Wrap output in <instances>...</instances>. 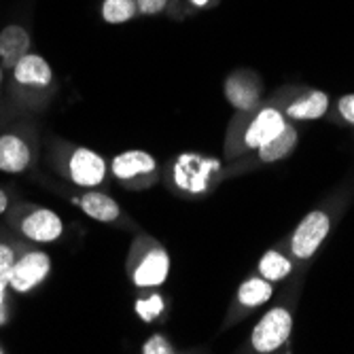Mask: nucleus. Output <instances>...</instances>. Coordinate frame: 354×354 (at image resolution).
<instances>
[{"mask_svg":"<svg viewBox=\"0 0 354 354\" xmlns=\"http://www.w3.org/2000/svg\"><path fill=\"white\" fill-rule=\"evenodd\" d=\"M274 295V284L266 278H248L240 284L238 295H236V304L246 308V310H254L263 304H268Z\"/></svg>","mask_w":354,"mask_h":354,"instance_id":"obj_18","label":"nucleus"},{"mask_svg":"<svg viewBox=\"0 0 354 354\" xmlns=\"http://www.w3.org/2000/svg\"><path fill=\"white\" fill-rule=\"evenodd\" d=\"M291 272H293L291 259H286V257L278 250H268L259 261V274H261V278H266L270 282H280L291 276Z\"/></svg>","mask_w":354,"mask_h":354,"instance_id":"obj_19","label":"nucleus"},{"mask_svg":"<svg viewBox=\"0 0 354 354\" xmlns=\"http://www.w3.org/2000/svg\"><path fill=\"white\" fill-rule=\"evenodd\" d=\"M100 15L106 24L117 26V24H127L134 17H138V7L136 0H104Z\"/></svg>","mask_w":354,"mask_h":354,"instance_id":"obj_20","label":"nucleus"},{"mask_svg":"<svg viewBox=\"0 0 354 354\" xmlns=\"http://www.w3.org/2000/svg\"><path fill=\"white\" fill-rule=\"evenodd\" d=\"M9 227L30 244H53L64 236L62 216L39 204H17L9 208Z\"/></svg>","mask_w":354,"mask_h":354,"instance_id":"obj_6","label":"nucleus"},{"mask_svg":"<svg viewBox=\"0 0 354 354\" xmlns=\"http://www.w3.org/2000/svg\"><path fill=\"white\" fill-rule=\"evenodd\" d=\"M170 0H136V7L140 15H159L168 9Z\"/></svg>","mask_w":354,"mask_h":354,"instance_id":"obj_23","label":"nucleus"},{"mask_svg":"<svg viewBox=\"0 0 354 354\" xmlns=\"http://www.w3.org/2000/svg\"><path fill=\"white\" fill-rule=\"evenodd\" d=\"M263 83L252 71H236L225 81V98L238 113H252L261 102Z\"/></svg>","mask_w":354,"mask_h":354,"instance_id":"obj_11","label":"nucleus"},{"mask_svg":"<svg viewBox=\"0 0 354 354\" xmlns=\"http://www.w3.org/2000/svg\"><path fill=\"white\" fill-rule=\"evenodd\" d=\"M142 354H174L176 348L172 346V342L162 335V333H153L140 348Z\"/></svg>","mask_w":354,"mask_h":354,"instance_id":"obj_22","label":"nucleus"},{"mask_svg":"<svg viewBox=\"0 0 354 354\" xmlns=\"http://www.w3.org/2000/svg\"><path fill=\"white\" fill-rule=\"evenodd\" d=\"M218 162L198 153H180L166 168V185L180 198H200L210 191Z\"/></svg>","mask_w":354,"mask_h":354,"instance_id":"obj_4","label":"nucleus"},{"mask_svg":"<svg viewBox=\"0 0 354 354\" xmlns=\"http://www.w3.org/2000/svg\"><path fill=\"white\" fill-rule=\"evenodd\" d=\"M134 312L138 314V318L142 320V323H147V325L157 323V320L166 314V299H164V295L153 293V288H151V293L140 295L136 299Z\"/></svg>","mask_w":354,"mask_h":354,"instance_id":"obj_21","label":"nucleus"},{"mask_svg":"<svg viewBox=\"0 0 354 354\" xmlns=\"http://www.w3.org/2000/svg\"><path fill=\"white\" fill-rule=\"evenodd\" d=\"M51 268H53L51 257L45 250L35 248V244L26 242L13 263L9 291L17 295H26L30 291H35L37 286H41L47 280V276L51 274Z\"/></svg>","mask_w":354,"mask_h":354,"instance_id":"obj_8","label":"nucleus"},{"mask_svg":"<svg viewBox=\"0 0 354 354\" xmlns=\"http://www.w3.org/2000/svg\"><path fill=\"white\" fill-rule=\"evenodd\" d=\"M5 352H7V350H5V346H3V344H0V354H5Z\"/></svg>","mask_w":354,"mask_h":354,"instance_id":"obj_28","label":"nucleus"},{"mask_svg":"<svg viewBox=\"0 0 354 354\" xmlns=\"http://www.w3.org/2000/svg\"><path fill=\"white\" fill-rule=\"evenodd\" d=\"M55 83L53 68L49 62L39 53H26L11 71V91L13 98L24 106L35 109L45 104L51 98V89Z\"/></svg>","mask_w":354,"mask_h":354,"instance_id":"obj_3","label":"nucleus"},{"mask_svg":"<svg viewBox=\"0 0 354 354\" xmlns=\"http://www.w3.org/2000/svg\"><path fill=\"white\" fill-rule=\"evenodd\" d=\"M172 259L166 246L149 234H136L125 259V272L130 282L140 291L159 288L170 276Z\"/></svg>","mask_w":354,"mask_h":354,"instance_id":"obj_1","label":"nucleus"},{"mask_svg":"<svg viewBox=\"0 0 354 354\" xmlns=\"http://www.w3.org/2000/svg\"><path fill=\"white\" fill-rule=\"evenodd\" d=\"M297 140H299L297 130L293 125L286 123L272 140H268L266 145H261L259 149H257V157H259V162H263V164H276L295 151Z\"/></svg>","mask_w":354,"mask_h":354,"instance_id":"obj_17","label":"nucleus"},{"mask_svg":"<svg viewBox=\"0 0 354 354\" xmlns=\"http://www.w3.org/2000/svg\"><path fill=\"white\" fill-rule=\"evenodd\" d=\"M5 75H7V71L3 68V64H0V100H3V87H5Z\"/></svg>","mask_w":354,"mask_h":354,"instance_id":"obj_27","label":"nucleus"},{"mask_svg":"<svg viewBox=\"0 0 354 354\" xmlns=\"http://www.w3.org/2000/svg\"><path fill=\"white\" fill-rule=\"evenodd\" d=\"M329 232H331V218L325 210H314L306 214L291 238V252L295 259L308 261L320 248V244L325 242Z\"/></svg>","mask_w":354,"mask_h":354,"instance_id":"obj_10","label":"nucleus"},{"mask_svg":"<svg viewBox=\"0 0 354 354\" xmlns=\"http://www.w3.org/2000/svg\"><path fill=\"white\" fill-rule=\"evenodd\" d=\"M9 208H11V196H9V193L3 187H0V216L7 214Z\"/></svg>","mask_w":354,"mask_h":354,"instance_id":"obj_25","label":"nucleus"},{"mask_svg":"<svg viewBox=\"0 0 354 354\" xmlns=\"http://www.w3.org/2000/svg\"><path fill=\"white\" fill-rule=\"evenodd\" d=\"M51 164L59 176L79 189H98L109 178V162L89 147L57 140Z\"/></svg>","mask_w":354,"mask_h":354,"instance_id":"obj_2","label":"nucleus"},{"mask_svg":"<svg viewBox=\"0 0 354 354\" xmlns=\"http://www.w3.org/2000/svg\"><path fill=\"white\" fill-rule=\"evenodd\" d=\"M284 125H286L284 111H280L276 106L254 109L250 119L244 125H238V123L232 125L227 145H225V157L232 159L246 151L259 149L261 145L272 140Z\"/></svg>","mask_w":354,"mask_h":354,"instance_id":"obj_5","label":"nucleus"},{"mask_svg":"<svg viewBox=\"0 0 354 354\" xmlns=\"http://www.w3.org/2000/svg\"><path fill=\"white\" fill-rule=\"evenodd\" d=\"M32 37L30 32L19 24H9L0 30V64L7 73L15 68V64L30 53Z\"/></svg>","mask_w":354,"mask_h":354,"instance_id":"obj_13","label":"nucleus"},{"mask_svg":"<svg viewBox=\"0 0 354 354\" xmlns=\"http://www.w3.org/2000/svg\"><path fill=\"white\" fill-rule=\"evenodd\" d=\"M212 3V0H189V5L191 7H196V9H204Z\"/></svg>","mask_w":354,"mask_h":354,"instance_id":"obj_26","label":"nucleus"},{"mask_svg":"<svg viewBox=\"0 0 354 354\" xmlns=\"http://www.w3.org/2000/svg\"><path fill=\"white\" fill-rule=\"evenodd\" d=\"M26 240H21L17 234H11L7 230H0V325H5L7 320V291H9V280H11V270L17 259V254Z\"/></svg>","mask_w":354,"mask_h":354,"instance_id":"obj_14","label":"nucleus"},{"mask_svg":"<svg viewBox=\"0 0 354 354\" xmlns=\"http://www.w3.org/2000/svg\"><path fill=\"white\" fill-rule=\"evenodd\" d=\"M32 164H35V147L24 132L9 130L0 134V172L24 174Z\"/></svg>","mask_w":354,"mask_h":354,"instance_id":"obj_12","label":"nucleus"},{"mask_svg":"<svg viewBox=\"0 0 354 354\" xmlns=\"http://www.w3.org/2000/svg\"><path fill=\"white\" fill-rule=\"evenodd\" d=\"M115 180L127 191H145L162 180V166L157 159L142 149H132L115 155L109 164Z\"/></svg>","mask_w":354,"mask_h":354,"instance_id":"obj_7","label":"nucleus"},{"mask_svg":"<svg viewBox=\"0 0 354 354\" xmlns=\"http://www.w3.org/2000/svg\"><path fill=\"white\" fill-rule=\"evenodd\" d=\"M291 331H293V314L286 308H272L252 329L250 346L254 352L261 354L276 352L288 342Z\"/></svg>","mask_w":354,"mask_h":354,"instance_id":"obj_9","label":"nucleus"},{"mask_svg":"<svg viewBox=\"0 0 354 354\" xmlns=\"http://www.w3.org/2000/svg\"><path fill=\"white\" fill-rule=\"evenodd\" d=\"M329 111V95L325 91H306L284 109V115L295 121H312L325 117Z\"/></svg>","mask_w":354,"mask_h":354,"instance_id":"obj_16","label":"nucleus"},{"mask_svg":"<svg viewBox=\"0 0 354 354\" xmlns=\"http://www.w3.org/2000/svg\"><path fill=\"white\" fill-rule=\"evenodd\" d=\"M81 210L98 223H119L123 221V208L109 196V193L95 191V189H85V193L79 198Z\"/></svg>","mask_w":354,"mask_h":354,"instance_id":"obj_15","label":"nucleus"},{"mask_svg":"<svg viewBox=\"0 0 354 354\" xmlns=\"http://www.w3.org/2000/svg\"><path fill=\"white\" fill-rule=\"evenodd\" d=\"M337 111H339V115H342L348 123L354 125V93L342 95V98L337 100Z\"/></svg>","mask_w":354,"mask_h":354,"instance_id":"obj_24","label":"nucleus"}]
</instances>
